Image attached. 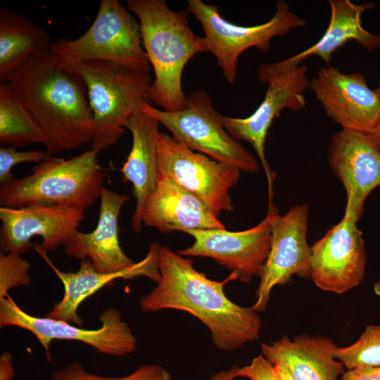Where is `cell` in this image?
<instances>
[{"label":"cell","instance_id":"obj_1","mask_svg":"<svg viewBox=\"0 0 380 380\" xmlns=\"http://www.w3.org/2000/svg\"><path fill=\"white\" fill-rule=\"evenodd\" d=\"M160 278L156 286L139 301L146 312L177 310L190 313L210 331L215 346L236 350L259 338L262 319L251 307H243L225 295V284L235 280L230 274L219 281L194 267V260L166 246L158 253Z\"/></svg>","mask_w":380,"mask_h":380},{"label":"cell","instance_id":"obj_2","mask_svg":"<svg viewBox=\"0 0 380 380\" xmlns=\"http://www.w3.org/2000/svg\"><path fill=\"white\" fill-rule=\"evenodd\" d=\"M8 83L41 131L51 155L92 144L94 124L85 82L65 70L54 53L37 56Z\"/></svg>","mask_w":380,"mask_h":380},{"label":"cell","instance_id":"obj_3","mask_svg":"<svg viewBox=\"0 0 380 380\" xmlns=\"http://www.w3.org/2000/svg\"><path fill=\"white\" fill-rule=\"evenodd\" d=\"M141 27L142 45L154 72L148 99L165 111L183 108L182 77L186 63L208 52L203 37L191 30L188 12L171 10L164 0H128Z\"/></svg>","mask_w":380,"mask_h":380},{"label":"cell","instance_id":"obj_4","mask_svg":"<svg viewBox=\"0 0 380 380\" xmlns=\"http://www.w3.org/2000/svg\"><path fill=\"white\" fill-rule=\"evenodd\" d=\"M91 149L71 158L51 157L30 175L0 184L1 207L64 205L85 210L100 198L104 174Z\"/></svg>","mask_w":380,"mask_h":380},{"label":"cell","instance_id":"obj_5","mask_svg":"<svg viewBox=\"0 0 380 380\" xmlns=\"http://www.w3.org/2000/svg\"><path fill=\"white\" fill-rule=\"evenodd\" d=\"M61 66L85 82L94 124L91 149L99 153L115 144L127 120L141 110L153 82L151 72L101 61Z\"/></svg>","mask_w":380,"mask_h":380},{"label":"cell","instance_id":"obj_6","mask_svg":"<svg viewBox=\"0 0 380 380\" xmlns=\"http://www.w3.org/2000/svg\"><path fill=\"white\" fill-rule=\"evenodd\" d=\"M118 0H101L91 27L75 39L52 42L50 51L63 63L101 61L150 71L137 18Z\"/></svg>","mask_w":380,"mask_h":380},{"label":"cell","instance_id":"obj_7","mask_svg":"<svg viewBox=\"0 0 380 380\" xmlns=\"http://www.w3.org/2000/svg\"><path fill=\"white\" fill-rule=\"evenodd\" d=\"M141 110L156 119L186 148L245 172L259 171L258 160L223 127L205 91L186 94L185 105L179 110L158 109L147 101Z\"/></svg>","mask_w":380,"mask_h":380},{"label":"cell","instance_id":"obj_8","mask_svg":"<svg viewBox=\"0 0 380 380\" xmlns=\"http://www.w3.org/2000/svg\"><path fill=\"white\" fill-rule=\"evenodd\" d=\"M188 13L201 24L208 52L217 61L227 81L233 84L237 72L238 60L246 50L255 47L263 52L271 48L274 37L284 35L292 29L303 27L305 20L293 13L284 1H278L272 18L262 24L242 26L222 18L218 8L201 0H189Z\"/></svg>","mask_w":380,"mask_h":380},{"label":"cell","instance_id":"obj_9","mask_svg":"<svg viewBox=\"0 0 380 380\" xmlns=\"http://www.w3.org/2000/svg\"><path fill=\"white\" fill-rule=\"evenodd\" d=\"M101 326L87 329L48 317H36L24 311L8 294L0 299V327H18L32 334L43 346L48 360H51L53 340L77 341L90 346L100 354L124 356L135 351L137 341L121 312L108 308L99 315Z\"/></svg>","mask_w":380,"mask_h":380},{"label":"cell","instance_id":"obj_10","mask_svg":"<svg viewBox=\"0 0 380 380\" xmlns=\"http://www.w3.org/2000/svg\"><path fill=\"white\" fill-rule=\"evenodd\" d=\"M157 154L160 176L196 196L217 216L234 210L229 191L238 183L241 170L186 148L164 132L159 136Z\"/></svg>","mask_w":380,"mask_h":380},{"label":"cell","instance_id":"obj_11","mask_svg":"<svg viewBox=\"0 0 380 380\" xmlns=\"http://www.w3.org/2000/svg\"><path fill=\"white\" fill-rule=\"evenodd\" d=\"M271 219V246L256 290V300L251 308L265 310L272 289L291 281L293 276L310 279L311 246L308 244L309 210L307 205L292 207L280 215L274 206L268 208Z\"/></svg>","mask_w":380,"mask_h":380},{"label":"cell","instance_id":"obj_12","mask_svg":"<svg viewBox=\"0 0 380 380\" xmlns=\"http://www.w3.org/2000/svg\"><path fill=\"white\" fill-rule=\"evenodd\" d=\"M304 65L288 69L267 82L264 99L257 109L243 118L218 114L227 132L237 141L249 143L256 152L268 183V206L273 205V182L275 178L265 157L267 132L276 118L284 109L298 111L305 106L304 92L310 86Z\"/></svg>","mask_w":380,"mask_h":380},{"label":"cell","instance_id":"obj_13","mask_svg":"<svg viewBox=\"0 0 380 380\" xmlns=\"http://www.w3.org/2000/svg\"><path fill=\"white\" fill-rule=\"evenodd\" d=\"M357 223L344 213L341 220L311 246L310 279L319 289L342 295L363 281L367 253Z\"/></svg>","mask_w":380,"mask_h":380},{"label":"cell","instance_id":"obj_14","mask_svg":"<svg viewBox=\"0 0 380 380\" xmlns=\"http://www.w3.org/2000/svg\"><path fill=\"white\" fill-rule=\"evenodd\" d=\"M193 244L177 253L185 257L210 258L231 271L235 280L248 283L260 277L272 240L268 214L257 225L239 232L224 229L189 230Z\"/></svg>","mask_w":380,"mask_h":380},{"label":"cell","instance_id":"obj_15","mask_svg":"<svg viewBox=\"0 0 380 380\" xmlns=\"http://www.w3.org/2000/svg\"><path fill=\"white\" fill-rule=\"evenodd\" d=\"M84 211L64 205L1 207V253L22 255L34 247L31 240L36 236L42 239L44 250L54 252L78 230Z\"/></svg>","mask_w":380,"mask_h":380},{"label":"cell","instance_id":"obj_16","mask_svg":"<svg viewBox=\"0 0 380 380\" xmlns=\"http://www.w3.org/2000/svg\"><path fill=\"white\" fill-rule=\"evenodd\" d=\"M326 115L342 129L372 134L380 124V96L360 72L343 73L329 65L310 82Z\"/></svg>","mask_w":380,"mask_h":380},{"label":"cell","instance_id":"obj_17","mask_svg":"<svg viewBox=\"0 0 380 380\" xmlns=\"http://www.w3.org/2000/svg\"><path fill=\"white\" fill-rule=\"evenodd\" d=\"M327 158L346 193L344 213L358 222L367 196L380 186V151L371 134L341 129L331 138Z\"/></svg>","mask_w":380,"mask_h":380},{"label":"cell","instance_id":"obj_18","mask_svg":"<svg viewBox=\"0 0 380 380\" xmlns=\"http://www.w3.org/2000/svg\"><path fill=\"white\" fill-rule=\"evenodd\" d=\"M160 247L158 243L153 242L145 257L132 267L118 272L102 273L95 270L88 258L80 260V267L75 272L61 271L50 260L46 251L39 244L34 245L35 251L55 272L64 288L61 300L53 305L46 317L82 327L83 320L77 312L79 306L103 286L111 285L115 279L145 277L156 283L160 278Z\"/></svg>","mask_w":380,"mask_h":380},{"label":"cell","instance_id":"obj_19","mask_svg":"<svg viewBox=\"0 0 380 380\" xmlns=\"http://www.w3.org/2000/svg\"><path fill=\"white\" fill-rule=\"evenodd\" d=\"M330 19L321 38L312 46L290 57L272 63L262 64L258 71L261 82L270 80L288 69L300 65L307 58L315 56L329 63L332 55L349 41H355L367 51L380 47V36L365 30L362 15L375 4L365 2L356 4L350 0H329Z\"/></svg>","mask_w":380,"mask_h":380},{"label":"cell","instance_id":"obj_20","mask_svg":"<svg viewBox=\"0 0 380 380\" xmlns=\"http://www.w3.org/2000/svg\"><path fill=\"white\" fill-rule=\"evenodd\" d=\"M99 200V215L95 229L89 233L77 230L63 246V251L68 257L89 259L99 272H120L135 263L125 253L118 238L119 215L129 197L104 186Z\"/></svg>","mask_w":380,"mask_h":380},{"label":"cell","instance_id":"obj_21","mask_svg":"<svg viewBox=\"0 0 380 380\" xmlns=\"http://www.w3.org/2000/svg\"><path fill=\"white\" fill-rule=\"evenodd\" d=\"M141 218L143 224L163 234L226 229L218 216L199 198L160 175L155 190L144 205Z\"/></svg>","mask_w":380,"mask_h":380},{"label":"cell","instance_id":"obj_22","mask_svg":"<svg viewBox=\"0 0 380 380\" xmlns=\"http://www.w3.org/2000/svg\"><path fill=\"white\" fill-rule=\"evenodd\" d=\"M337 347L329 337L307 334L260 345L261 354L288 368L296 380H338L346 368L334 355Z\"/></svg>","mask_w":380,"mask_h":380},{"label":"cell","instance_id":"obj_23","mask_svg":"<svg viewBox=\"0 0 380 380\" xmlns=\"http://www.w3.org/2000/svg\"><path fill=\"white\" fill-rule=\"evenodd\" d=\"M159 122L142 110L130 118L125 125L131 132V151L122 169V179L132 185L136 207L130 220L137 233L142 229L144 205L155 190L158 177L157 147L160 132Z\"/></svg>","mask_w":380,"mask_h":380},{"label":"cell","instance_id":"obj_24","mask_svg":"<svg viewBox=\"0 0 380 380\" xmlns=\"http://www.w3.org/2000/svg\"><path fill=\"white\" fill-rule=\"evenodd\" d=\"M49 34L21 13L0 9V82L8 83L20 68L50 50Z\"/></svg>","mask_w":380,"mask_h":380},{"label":"cell","instance_id":"obj_25","mask_svg":"<svg viewBox=\"0 0 380 380\" xmlns=\"http://www.w3.org/2000/svg\"><path fill=\"white\" fill-rule=\"evenodd\" d=\"M44 141L11 86L0 82V144L20 147Z\"/></svg>","mask_w":380,"mask_h":380},{"label":"cell","instance_id":"obj_26","mask_svg":"<svg viewBox=\"0 0 380 380\" xmlns=\"http://www.w3.org/2000/svg\"><path fill=\"white\" fill-rule=\"evenodd\" d=\"M334 355L347 369L380 367V325H368L354 343L338 346Z\"/></svg>","mask_w":380,"mask_h":380},{"label":"cell","instance_id":"obj_27","mask_svg":"<svg viewBox=\"0 0 380 380\" xmlns=\"http://www.w3.org/2000/svg\"><path fill=\"white\" fill-rule=\"evenodd\" d=\"M49 380H172L170 372L158 364L142 365L128 375L104 376L87 371L77 361H73L53 372Z\"/></svg>","mask_w":380,"mask_h":380},{"label":"cell","instance_id":"obj_28","mask_svg":"<svg viewBox=\"0 0 380 380\" xmlns=\"http://www.w3.org/2000/svg\"><path fill=\"white\" fill-rule=\"evenodd\" d=\"M30 263L16 253H0V299L8 295V291L16 286L31 284L29 271Z\"/></svg>","mask_w":380,"mask_h":380},{"label":"cell","instance_id":"obj_29","mask_svg":"<svg viewBox=\"0 0 380 380\" xmlns=\"http://www.w3.org/2000/svg\"><path fill=\"white\" fill-rule=\"evenodd\" d=\"M51 157L46 151H18L14 146L0 148V184L11 180L14 176L11 170L18 164L23 163H39Z\"/></svg>","mask_w":380,"mask_h":380},{"label":"cell","instance_id":"obj_30","mask_svg":"<svg viewBox=\"0 0 380 380\" xmlns=\"http://www.w3.org/2000/svg\"><path fill=\"white\" fill-rule=\"evenodd\" d=\"M236 375L248 380H280L274 365L262 354L254 357L248 365L236 366Z\"/></svg>","mask_w":380,"mask_h":380},{"label":"cell","instance_id":"obj_31","mask_svg":"<svg viewBox=\"0 0 380 380\" xmlns=\"http://www.w3.org/2000/svg\"><path fill=\"white\" fill-rule=\"evenodd\" d=\"M341 380H380V367L347 369L341 376Z\"/></svg>","mask_w":380,"mask_h":380},{"label":"cell","instance_id":"obj_32","mask_svg":"<svg viewBox=\"0 0 380 380\" xmlns=\"http://www.w3.org/2000/svg\"><path fill=\"white\" fill-rule=\"evenodd\" d=\"M15 376L13 356L8 351L0 355V380H12Z\"/></svg>","mask_w":380,"mask_h":380},{"label":"cell","instance_id":"obj_33","mask_svg":"<svg viewBox=\"0 0 380 380\" xmlns=\"http://www.w3.org/2000/svg\"><path fill=\"white\" fill-rule=\"evenodd\" d=\"M205 380H243L236 375V365L228 369L219 371Z\"/></svg>","mask_w":380,"mask_h":380},{"label":"cell","instance_id":"obj_34","mask_svg":"<svg viewBox=\"0 0 380 380\" xmlns=\"http://www.w3.org/2000/svg\"><path fill=\"white\" fill-rule=\"evenodd\" d=\"M274 366L280 380H296L291 372L285 366L280 364H276Z\"/></svg>","mask_w":380,"mask_h":380},{"label":"cell","instance_id":"obj_35","mask_svg":"<svg viewBox=\"0 0 380 380\" xmlns=\"http://www.w3.org/2000/svg\"><path fill=\"white\" fill-rule=\"evenodd\" d=\"M371 134L375 141L376 146L380 151V124L379 125L376 130Z\"/></svg>","mask_w":380,"mask_h":380},{"label":"cell","instance_id":"obj_36","mask_svg":"<svg viewBox=\"0 0 380 380\" xmlns=\"http://www.w3.org/2000/svg\"><path fill=\"white\" fill-rule=\"evenodd\" d=\"M374 292L377 296L380 297V279L374 285Z\"/></svg>","mask_w":380,"mask_h":380},{"label":"cell","instance_id":"obj_37","mask_svg":"<svg viewBox=\"0 0 380 380\" xmlns=\"http://www.w3.org/2000/svg\"><path fill=\"white\" fill-rule=\"evenodd\" d=\"M375 90L376 91V92L380 96V79H379V84H378L376 89H375Z\"/></svg>","mask_w":380,"mask_h":380}]
</instances>
